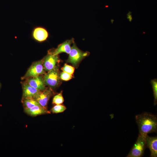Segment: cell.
Masks as SVG:
<instances>
[{
    "instance_id": "cell-1",
    "label": "cell",
    "mask_w": 157,
    "mask_h": 157,
    "mask_svg": "<svg viewBox=\"0 0 157 157\" xmlns=\"http://www.w3.org/2000/svg\"><path fill=\"white\" fill-rule=\"evenodd\" d=\"M139 134L146 136L148 133L156 132L157 130V117L156 115L144 112L135 116Z\"/></svg>"
},
{
    "instance_id": "cell-2",
    "label": "cell",
    "mask_w": 157,
    "mask_h": 157,
    "mask_svg": "<svg viewBox=\"0 0 157 157\" xmlns=\"http://www.w3.org/2000/svg\"><path fill=\"white\" fill-rule=\"evenodd\" d=\"M146 136L139 134L137 140L126 157H140L146 148Z\"/></svg>"
},
{
    "instance_id": "cell-3",
    "label": "cell",
    "mask_w": 157,
    "mask_h": 157,
    "mask_svg": "<svg viewBox=\"0 0 157 157\" xmlns=\"http://www.w3.org/2000/svg\"><path fill=\"white\" fill-rule=\"evenodd\" d=\"M89 54V52H83L79 49L74 42L69 53L67 62L76 67L82 59L88 56Z\"/></svg>"
},
{
    "instance_id": "cell-4",
    "label": "cell",
    "mask_w": 157,
    "mask_h": 157,
    "mask_svg": "<svg viewBox=\"0 0 157 157\" xmlns=\"http://www.w3.org/2000/svg\"><path fill=\"white\" fill-rule=\"evenodd\" d=\"M46 85L51 88H54L60 83V74L58 67L56 65L53 69L48 72L43 76Z\"/></svg>"
},
{
    "instance_id": "cell-5",
    "label": "cell",
    "mask_w": 157,
    "mask_h": 157,
    "mask_svg": "<svg viewBox=\"0 0 157 157\" xmlns=\"http://www.w3.org/2000/svg\"><path fill=\"white\" fill-rule=\"evenodd\" d=\"M46 73L42 60L34 63L31 65L23 77V79L36 77Z\"/></svg>"
},
{
    "instance_id": "cell-6",
    "label": "cell",
    "mask_w": 157,
    "mask_h": 157,
    "mask_svg": "<svg viewBox=\"0 0 157 157\" xmlns=\"http://www.w3.org/2000/svg\"><path fill=\"white\" fill-rule=\"evenodd\" d=\"M42 60L45 71L48 72L56 67V64L59 61V59L58 55H54L49 51L48 54Z\"/></svg>"
},
{
    "instance_id": "cell-7",
    "label": "cell",
    "mask_w": 157,
    "mask_h": 157,
    "mask_svg": "<svg viewBox=\"0 0 157 157\" xmlns=\"http://www.w3.org/2000/svg\"><path fill=\"white\" fill-rule=\"evenodd\" d=\"M25 81L31 86L42 91L47 88L46 87L44 77L41 75L27 78Z\"/></svg>"
},
{
    "instance_id": "cell-8",
    "label": "cell",
    "mask_w": 157,
    "mask_h": 157,
    "mask_svg": "<svg viewBox=\"0 0 157 157\" xmlns=\"http://www.w3.org/2000/svg\"><path fill=\"white\" fill-rule=\"evenodd\" d=\"M32 37L35 40L42 42L46 40L49 36L48 32L42 26H37L33 29Z\"/></svg>"
},
{
    "instance_id": "cell-9",
    "label": "cell",
    "mask_w": 157,
    "mask_h": 157,
    "mask_svg": "<svg viewBox=\"0 0 157 157\" xmlns=\"http://www.w3.org/2000/svg\"><path fill=\"white\" fill-rule=\"evenodd\" d=\"M53 93L51 88H47L44 90L41 91L35 99L41 106L47 108L48 101Z\"/></svg>"
},
{
    "instance_id": "cell-10",
    "label": "cell",
    "mask_w": 157,
    "mask_h": 157,
    "mask_svg": "<svg viewBox=\"0 0 157 157\" xmlns=\"http://www.w3.org/2000/svg\"><path fill=\"white\" fill-rule=\"evenodd\" d=\"M74 42V39L73 38L67 40L58 45L56 49L49 51L54 55H58L62 53L69 54L71 49V45Z\"/></svg>"
},
{
    "instance_id": "cell-11",
    "label": "cell",
    "mask_w": 157,
    "mask_h": 157,
    "mask_svg": "<svg viewBox=\"0 0 157 157\" xmlns=\"http://www.w3.org/2000/svg\"><path fill=\"white\" fill-rule=\"evenodd\" d=\"M22 98H31L35 99L40 91L32 87L24 82L22 83Z\"/></svg>"
},
{
    "instance_id": "cell-12",
    "label": "cell",
    "mask_w": 157,
    "mask_h": 157,
    "mask_svg": "<svg viewBox=\"0 0 157 157\" xmlns=\"http://www.w3.org/2000/svg\"><path fill=\"white\" fill-rule=\"evenodd\" d=\"M146 146L150 150V157H157V137L146 135L145 137Z\"/></svg>"
},
{
    "instance_id": "cell-13",
    "label": "cell",
    "mask_w": 157,
    "mask_h": 157,
    "mask_svg": "<svg viewBox=\"0 0 157 157\" xmlns=\"http://www.w3.org/2000/svg\"><path fill=\"white\" fill-rule=\"evenodd\" d=\"M24 110L28 115L33 116L50 113L47 108L44 107L40 105L35 106L29 108L24 109Z\"/></svg>"
},
{
    "instance_id": "cell-14",
    "label": "cell",
    "mask_w": 157,
    "mask_h": 157,
    "mask_svg": "<svg viewBox=\"0 0 157 157\" xmlns=\"http://www.w3.org/2000/svg\"><path fill=\"white\" fill-rule=\"evenodd\" d=\"M22 102L24 109L29 108L35 106L40 105L35 99L31 98H22Z\"/></svg>"
},
{
    "instance_id": "cell-15",
    "label": "cell",
    "mask_w": 157,
    "mask_h": 157,
    "mask_svg": "<svg viewBox=\"0 0 157 157\" xmlns=\"http://www.w3.org/2000/svg\"><path fill=\"white\" fill-rule=\"evenodd\" d=\"M150 83L152 86L154 97V105L155 106L157 104V79L155 78L151 80Z\"/></svg>"
},
{
    "instance_id": "cell-16",
    "label": "cell",
    "mask_w": 157,
    "mask_h": 157,
    "mask_svg": "<svg viewBox=\"0 0 157 157\" xmlns=\"http://www.w3.org/2000/svg\"><path fill=\"white\" fill-rule=\"evenodd\" d=\"M64 101L62 93L61 92L54 96L52 103L55 105L60 104L63 103Z\"/></svg>"
},
{
    "instance_id": "cell-17",
    "label": "cell",
    "mask_w": 157,
    "mask_h": 157,
    "mask_svg": "<svg viewBox=\"0 0 157 157\" xmlns=\"http://www.w3.org/2000/svg\"><path fill=\"white\" fill-rule=\"evenodd\" d=\"M66 109L65 106L60 104L56 105L51 110V112L53 113H59L63 112Z\"/></svg>"
},
{
    "instance_id": "cell-18",
    "label": "cell",
    "mask_w": 157,
    "mask_h": 157,
    "mask_svg": "<svg viewBox=\"0 0 157 157\" xmlns=\"http://www.w3.org/2000/svg\"><path fill=\"white\" fill-rule=\"evenodd\" d=\"M61 69L63 72L72 75L74 72V68L72 66L65 64Z\"/></svg>"
},
{
    "instance_id": "cell-19",
    "label": "cell",
    "mask_w": 157,
    "mask_h": 157,
    "mask_svg": "<svg viewBox=\"0 0 157 157\" xmlns=\"http://www.w3.org/2000/svg\"><path fill=\"white\" fill-rule=\"evenodd\" d=\"M72 77V74L66 72H63L60 74V78L61 79L65 81H67L71 79Z\"/></svg>"
},
{
    "instance_id": "cell-20",
    "label": "cell",
    "mask_w": 157,
    "mask_h": 157,
    "mask_svg": "<svg viewBox=\"0 0 157 157\" xmlns=\"http://www.w3.org/2000/svg\"><path fill=\"white\" fill-rule=\"evenodd\" d=\"M131 14V12L130 11H129V12L127 14V18L129 20L130 22H131L133 20Z\"/></svg>"
},
{
    "instance_id": "cell-21",
    "label": "cell",
    "mask_w": 157,
    "mask_h": 157,
    "mask_svg": "<svg viewBox=\"0 0 157 157\" xmlns=\"http://www.w3.org/2000/svg\"><path fill=\"white\" fill-rule=\"evenodd\" d=\"M111 22L112 23V24L113 23V22L114 21V20L113 19H111Z\"/></svg>"
},
{
    "instance_id": "cell-22",
    "label": "cell",
    "mask_w": 157,
    "mask_h": 157,
    "mask_svg": "<svg viewBox=\"0 0 157 157\" xmlns=\"http://www.w3.org/2000/svg\"><path fill=\"white\" fill-rule=\"evenodd\" d=\"M1 84H0V88H1Z\"/></svg>"
}]
</instances>
